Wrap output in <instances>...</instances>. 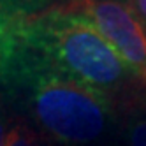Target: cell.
Masks as SVG:
<instances>
[{
	"label": "cell",
	"mask_w": 146,
	"mask_h": 146,
	"mask_svg": "<svg viewBox=\"0 0 146 146\" xmlns=\"http://www.w3.org/2000/svg\"><path fill=\"white\" fill-rule=\"evenodd\" d=\"M18 40L58 72L127 106L146 93V86L123 64L88 18L55 9L16 25Z\"/></svg>",
	"instance_id": "1"
},
{
	"label": "cell",
	"mask_w": 146,
	"mask_h": 146,
	"mask_svg": "<svg viewBox=\"0 0 146 146\" xmlns=\"http://www.w3.org/2000/svg\"><path fill=\"white\" fill-rule=\"evenodd\" d=\"M23 85L37 125L69 146H90L108 134L113 102L102 93L58 72L18 40V56L9 85Z\"/></svg>",
	"instance_id": "2"
},
{
	"label": "cell",
	"mask_w": 146,
	"mask_h": 146,
	"mask_svg": "<svg viewBox=\"0 0 146 146\" xmlns=\"http://www.w3.org/2000/svg\"><path fill=\"white\" fill-rule=\"evenodd\" d=\"M64 11L88 18L146 86V28L123 0H67Z\"/></svg>",
	"instance_id": "3"
},
{
	"label": "cell",
	"mask_w": 146,
	"mask_h": 146,
	"mask_svg": "<svg viewBox=\"0 0 146 146\" xmlns=\"http://www.w3.org/2000/svg\"><path fill=\"white\" fill-rule=\"evenodd\" d=\"M56 2L58 0H0V13L16 27L55 11Z\"/></svg>",
	"instance_id": "4"
},
{
	"label": "cell",
	"mask_w": 146,
	"mask_h": 146,
	"mask_svg": "<svg viewBox=\"0 0 146 146\" xmlns=\"http://www.w3.org/2000/svg\"><path fill=\"white\" fill-rule=\"evenodd\" d=\"M18 56L16 27L0 13V86L9 85Z\"/></svg>",
	"instance_id": "5"
},
{
	"label": "cell",
	"mask_w": 146,
	"mask_h": 146,
	"mask_svg": "<svg viewBox=\"0 0 146 146\" xmlns=\"http://www.w3.org/2000/svg\"><path fill=\"white\" fill-rule=\"evenodd\" d=\"M127 114V144L146 146V93L123 106Z\"/></svg>",
	"instance_id": "6"
},
{
	"label": "cell",
	"mask_w": 146,
	"mask_h": 146,
	"mask_svg": "<svg viewBox=\"0 0 146 146\" xmlns=\"http://www.w3.org/2000/svg\"><path fill=\"white\" fill-rule=\"evenodd\" d=\"M5 146H42L40 144L39 134L28 127L27 123H18L13 125V129L7 134Z\"/></svg>",
	"instance_id": "7"
},
{
	"label": "cell",
	"mask_w": 146,
	"mask_h": 146,
	"mask_svg": "<svg viewBox=\"0 0 146 146\" xmlns=\"http://www.w3.org/2000/svg\"><path fill=\"white\" fill-rule=\"evenodd\" d=\"M127 4L135 11L137 18L141 19V23L146 28V0H127Z\"/></svg>",
	"instance_id": "8"
},
{
	"label": "cell",
	"mask_w": 146,
	"mask_h": 146,
	"mask_svg": "<svg viewBox=\"0 0 146 146\" xmlns=\"http://www.w3.org/2000/svg\"><path fill=\"white\" fill-rule=\"evenodd\" d=\"M7 134H9V130H7V121L2 116V113H0V146H5Z\"/></svg>",
	"instance_id": "9"
}]
</instances>
